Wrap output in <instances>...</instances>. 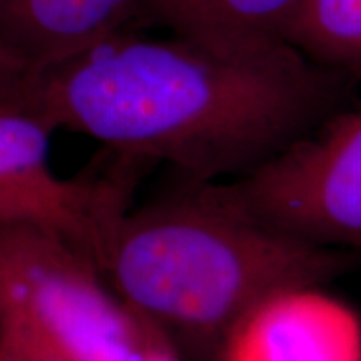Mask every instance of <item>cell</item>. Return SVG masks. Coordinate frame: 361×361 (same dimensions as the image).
Instances as JSON below:
<instances>
[{"mask_svg":"<svg viewBox=\"0 0 361 361\" xmlns=\"http://www.w3.org/2000/svg\"><path fill=\"white\" fill-rule=\"evenodd\" d=\"M151 0H0V40L39 69L149 25Z\"/></svg>","mask_w":361,"mask_h":361,"instance_id":"5","label":"cell"},{"mask_svg":"<svg viewBox=\"0 0 361 361\" xmlns=\"http://www.w3.org/2000/svg\"><path fill=\"white\" fill-rule=\"evenodd\" d=\"M281 40L322 69L361 82V0H301Z\"/></svg>","mask_w":361,"mask_h":361,"instance_id":"7","label":"cell"},{"mask_svg":"<svg viewBox=\"0 0 361 361\" xmlns=\"http://www.w3.org/2000/svg\"><path fill=\"white\" fill-rule=\"evenodd\" d=\"M301 0H151L149 24L226 47L283 42Z\"/></svg>","mask_w":361,"mask_h":361,"instance_id":"6","label":"cell"},{"mask_svg":"<svg viewBox=\"0 0 361 361\" xmlns=\"http://www.w3.org/2000/svg\"><path fill=\"white\" fill-rule=\"evenodd\" d=\"M4 224H32L47 229L94 261L87 239L79 226L56 206L29 194L0 188V226Z\"/></svg>","mask_w":361,"mask_h":361,"instance_id":"8","label":"cell"},{"mask_svg":"<svg viewBox=\"0 0 361 361\" xmlns=\"http://www.w3.org/2000/svg\"><path fill=\"white\" fill-rule=\"evenodd\" d=\"M279 231L361 255V104H348L258 169L226 180Z\"/></svg>","mask_w":361,"mask_h":361,"instance_id":"4","label":"cell"},{"mask_svg":"<svg viewBox=\"0 0 361 361\" xmlns=\"http://www.w3.org/2000/svg\"><path fill=\"white\" fill-rule=\"evenodd\" d=\"M358 255L279 231L226 180L180 178L130 206L102 274L130 308L192 361H216L238 324L278 293L328 286Z\"/></svg>","mask_w":361,"mask_h":361,"instance_id":"2","label":"cell"},{"mask_svg":"<svg viewBox=\"0 0 361 361\" xmlns=\"http://www.w3.org/2000/svg\"><path fill=\"white\" fill-rule=\"evenodd\" d=\"M0 361H192L47 229L0 226Z\"/></svg>","mask_w":361,"mask_h":361,"instance_id":"3","label":"cell"},{"mask_svg":"<svg viewBox=\"0 0 361 361\" xmlns=\"http://www.w3.org/2000/svg\"><path fill=\"white\" fill-rule=\"evenodd\" d=\"M353 85L286 42L124 30L40 69L25 109L179 178L234 180L348 106Z\"/></svg>","mask_w":361,"mask_h":361,"instance_id":"1","label":"cell"},{"mask_svg":"<svg viewBox=\"0 0 361 361\" xmlns=\"http://www.w3.org/2000/svg\"><path fill=\"white\" fill-rule=\"evenodd\" d=\"M39 67L0 40V106L25 107L32 97Z\"/></svg>","mask_w":361,"mask_h":361,"instance_id":"9","label":"cell"}]
</instances>
